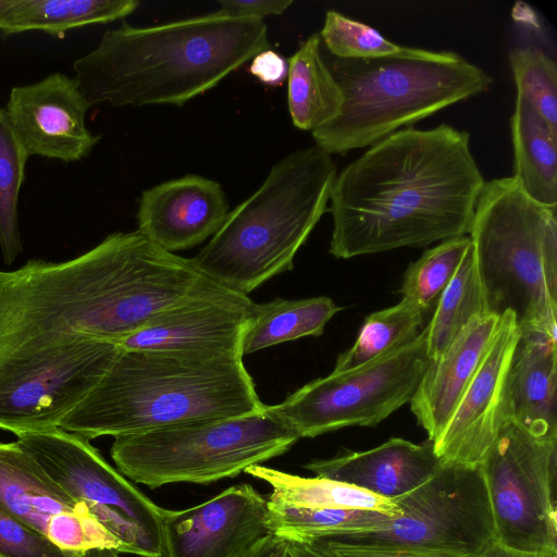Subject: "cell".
I'll list each match as a JSON object with an SVG mask.
<instances>
[{
    "label": "cell",
    "instance_id": "obj_1",
    "mask_svg": "<svg viewBox=\"0 0 557 557\" xmlns=\"http://www.w3.org/2000/svg\"><path fill=\"white\" fill-rule=\"evenodd\" d=\"M484 183L467 131L394 132L337 174L329 252L350 259L468 235Z\"/></svg>",
    "mask_w": 557,
    "mask_h": 557
},
{
    "label": "cell",
    "instance_id": "obj_2",
    "mask_svg": "<svg viewBox=\"0 0 557 557\" xmlns=\"http://www.w3.org/2000/svg\"><path fill=\"white\" fill-rule=\"evenodd\" d=\"M152 274L120 232L62 262L0 271V363L58 344L119 343L146 322Z\"/></svg>",
    "mask_w": 557,
    "mask_h": 557
},
{
    "label": "cell",
    "instance_id": "obj_3",
    "mask_svg": "<svg viewBox=\"0 0 557 557\" xmlns=\"http://www.w3.org/2000/svg\"><path fill=\"white\" fill-rule=\"evenodd\" d=\"M268 48L264 20L219 10L154 26L123 22L74 61V79L89 107H181Z\"/></svg>",
    "mask_w": 557,
    "mask_h": 557
},
{
    "label": "cell",
    "instance_id": "obj_4",
    "mask_svg": "<svg viewBox=\"0 0 557 557\" xmlns=\"http://www.w3.org/2000/svg\"><path fill=\"white\" fill-rule=\"evenodd\" d=\"M264 407L242 357L123 349L59 428L87 440L117 437L243 417Z\"/></svg>",
    "mask_w": 557,
    "mask_h": 557
},
{
    "label": "cell",
    "instance_id": "obj_5",
    "mask_svg": "<svg viewBox=\"0 0 557 557\" xmlns=\"http://www.w3.org/2000/svg\"><path fill=\"white\" fill-rule=\"evenodd\" d=\"M336 176L332 154L317 145L290 152L228 212L219 231L190 258L194 267L244 295L292 270L297 251L327 211Z\"/></svg>",
    "mask_w": 557,
    "mask_h": 557
},
{
    "label": "cell",
    "instance_id": "obj_6",
    "mask_svg": "<svg viewBox=\"0 0 557 557\" xmlns=\"http://www.w3.org/2000/svg\"><path fill=\"white\" fill-rule=\"evenodd\" d=\"M322 55L344 97L339 114L312 132L315 145L330 154L370 147L493 83L451 51L431 60L338 59L323 50Z\"/></svg>",
    "mask_w": 557,
    "mask_h": 557
},
{
    "label": "cell",
    "instance_id": "obj_7",
    "mask_svg": "<svg viewBox=\"0 0 557 557\" xmlns=\"http://www.w3.org/2000/svg\"><path fill=\"white\" fill-rule=\"evenodd\" d=\"M557 207L529 197L513 177L485 182L469 232L487 312L519 330L557 332Z\"/></svg>",
    "mask_w": 557,
    "mask_h": 557
},
{
    "label": "cell",
    "instance_id": "obj_8",
    "mask_svg": "<svg viewBox=\"0 0 557 557\" xmlns=\"http://www.w3.org/2000/svg\"><path fill=\"white\" fill-rule=\"evenodd\" d=\"M117 470L151 488L170 483H211L236 476L283 455L298 440L272 408L221 420L198 421L114 437Z\"/></svg>",
    "mask_w": 557,
    "mask_h": 557
},
{
    "label": "cell",
    "instance_id": "obj_9",
    "mask_svg": "<svg viewBox=\"0 0 557 557\" xmlns=\"http://www.w3.org/2000/svg\"><path fill=\"white\" fill-rule=\"evenodd\" d=\"M393 502L400 513L384 527L317 540L459 557H475L496 541L480 466L441 461L423 484Z\"/></svg>",
    "mask_w": 557,
    "mask_h": 557
},
{
    "label": "cell",
    "instance_id": "obj_10",
    "mask_svg": "<svg viewBox=\"0 0 557 557\" xmlns=\"http://www.w3.org/2000/svg\"><path fill=\"white\" fill-rule=\"evenodd\" d=\"M16 436L42 470L121 542L123 553L164 557V509L110 466L89 440L60 428Z\"/></svg>",
    "mask_w": 557,
    "mask_h": 557
},
{
    "label": "cell",
    "instance_id": "obj_11",
    "mask_svg": "<svg viewBox=\"0 0 557 557\" xmlns=\"http://www.w3.org/2000/svg\"><path fill=\"white\" fill-rule=\"evenodd\" d=\"M429 363L424 327L394 351L354 369L332 371L271 406L299 438L346 426H375L410 403Z\"/></svg>",
    "mask_w": 557,
    "mask_h": 557
},
{
    "label": "cell",
    "instance_id": "obj_12",
    "mask_svg": "<svg viewBox=\"0 0 557 557\" xmlns=\"http://www.w3.org/2000/svg\"><path fill=\"white\" fill-rule=\"evenodd\" d=\"M557 437L503 418L480 469L496 542L523 552H557Z\"/></svg>",
    "mask_w": 557,
    "mask_h": 557
},
{
    "label": "cell",
    "instance_id": "obj_13",
    "mask_svg": "<svg viewBox=\"0 0 557 557\" xmlns=\"http://www.w3.org/2000/svg\"><path fill=\"white\" fill-rule=\"evenodd\" d=\"M123 348L86 338L0 363V429L15 435L60 426L98 385Z\"/></svg>",
    "mask_w": 557,
    "mask_h": 557
},
{
    "label": "cell",
    "instance_id": "obj_14",
    "mask_svg": "<svg viewBox=\"0 0 557 557\" xmlns=\"http://www.w3.org/2000/svg\"><path fill=\"white\" fill-rule=\"evenodd\" d=\"M0 505L55 545L72 550L110 548L121 542L74 500L20 446L0 443Z\"/></svg>",
    "mask_w": 557,
    "mask_h": 557
},
{
    "label": "cell",
    "instance_id": "obj_15",
    "mask_svg": "<svg viewBox=\"0 0 557 557\" xmlns=\"http://www.w3.org/2000/svg\"><path fill=\"white\" fill-rule=\"evenodd\" d=\"M269 502L251 484L230 486L182 510L164 509V557H249L269 536Z\"/></svg>",
    "mask_w": 557,
    "mask_h": 557
},
{
    "label": "cell",
    "instance_id": "obj_16",
    "mask_svg": "<svg viewBox=\"0 0 557 557\" xmlns=\"http://www.w3.org/2000/svg\"><path fill=\"white\" fill-rule=\"evenodd\" d=\"M89 108L74 77L55 72L13 87L4 110L28 156L75 162L87 157L100 139L85 124Z\"/></svg>",
    "mask_w": 557,
    "mask_h": 557
},
{
    "label": "cell",
    "instance_id": "obj_17",
    "mask_svg": "<svg viewBox=\"0 0 557 557\" xmlns=\"http://www.w3.org/2000/svg\"><path fill=\"white\" fill-rule=\"evenodd\" d=\"M255 302L222 285L168 308L121 339L123 349L202 351L243 358Z\"/></svg>",
    "mask_w": 557,
    "mask_h": 557
},
{
    "label": "cell",
    "instance_id": "obj_18",
    "mask_svg": "<svg viewBox=\"0 0 557 557\" xmlns=\"http://www.w3.org/2000/svg\"><path fill=\"white\" fill-rule=\"evenodd\" d=\"M515 315H500L493 342L434 450L444 462L479 466L503 420L505 379L518 339Z\"/></svg>",
    "mask_w": 557,
    "mask_h": 557
},
{
    "label": "cell",
    "instance_id": "obj_19",
    "mask_svg": "<svg viewBox=\"0 0 557 557\" xmlns=\"http://www.w3.org/2000/svg\"><path fill=\"white\" fill-rule=\"evenodd\" d=\"M228 212L225 193L218 182L189 174L141 193L137 231L174 253L212 237Z\"/></svg>",
    "mask_w": 557,
    "mask_h": 557
},
{
    "label": "cell",
    "instance_id": "obj_20",
    "mask_svg": "<svg viewBox=\"0 0 557 557\" xmlns=\"http://www.w3.org/2000/svg\"><path fill=\"white\" fill-rule=\"evenodd\" d=\"M500 317L474 318L434 361H430L410 400L417 422L434 443L447 425L475 375L497 331Z\"/></svg>",
    "mask_w": 557,
    "mask_h": 557
},
{
    "label": "cell",
    "instance_id": "obj_21",
    "mask_svg": "<svg viewBox=\"0 0 557 557\" xmlns=\"http://www.w3.org/2000/svg\"><path fill=\"white\" fill-rule=\"evenodd\" d=\"M441 461L430 441L416 444L392 437L377 447L313 460L305 468L318 478L349 484L393 500L423 484Z\"/></svg>",
    "mask_w": 557,
    "mask_h": 557
},
{
    "label": "cell",
    "instance_id": "obj_22",
    "mask_svg": "<svg viewBox=\"0 0 557 557\" xmlns=\"http://www.w3.org/2000/svg\"><path fill=\"white\" fill-rule=\"evenodd\" d=\"M557 332L519 330L508 366L503 418L530 432L557 437Z\"/></svg>",
    "mask_w": 557,
    "mask_h": 557
},
{
    "label": "cell",
    "instance_id": "obj_23",
    "mask_svg": "<svg viewBox=\"0 0 557 557\" xmlns=\"http://www.w3.org/2000/svg\"><path fill=\"white\" fill-rule=\"evenodd\" d=\"M287 63V107L293 125L313 132L333 121L344 97L323 59L320 35L312 34L302 41Z\"/></svg>",
    "mask_w": 557,
    "mask_h": 557
},
{
    "label": "cell",
    "instance_id": "obj_24",
    "mask_svg": "<svg viewBox=\"0 0 557 557\" xmlns=\"http://www.w3.org/2000/svg\"><path fill=\"white\" fill-rule=\"evenodd\" d=\"M138 0H0V32L41 30L51 36L132 14Z\"/></svg>",
    "mask_w": 557,
    "mask_h": 557
},
{
    "label": "cell",
    "instance_id": "obj_25",
    "mask_svg": "<svg viewBox=\"0 0 557 557\" xmlns=\"http://www.w3.org/2000/svg\"><path fill=\"white\" fill-rule=\"evenodd\" d=\"M513 177L539 203L557 207V132L517 96L510 120Z\"/></svg>",
    "mask_w": 557,
    "mask_h": 557
},
{
    "label": "cell",
    "instance_id": "obj_26",
    "mask_svg": "<svg viewBox=\"0 0 557 557\" xmlns=\"http://www.w3.org/2000/svg\"><path fill=\"white\" fill-rule=\"evenodd\" d=\"M246 473L267 482L272 492L270 505L310 509H363L397 517L399 507L392 500L349 484L289 474L262 465L250 466Z\"/></svg>",
    "mask_w": 557,
    "mask_h": 557
},
{
    "label": "cell",
    "instance_id": "obj_27",
    "mask_svg": "<svg viewBox=\"0 0 557 557\" xmlns=\"http://www.w3.org/2000/svg\"><path fill=\"white\" fill-rule=\"evenodd\" d=\"M341 309L326 296L256 304L243 336V357L288 341L320 336Z\"/></svg>",
    "mask_w": 557,
    "mask_h": 557
},
{
    "label": "cell",
    "instance_id": "obj_28",
    "mask_svg": "<svg viewBox=\"0 0 557 557\" xmlns=\"http://www.w3.org/2000/svg\"><path fill=\"white\" fill-rule=\"evenodd\" d=\"M485 312V298L471 243L425 326L430 361L436 360L474 318Z\"/></svg>",
    "mask_w": 557,
    "mask_h": 557
},
{
    "label": "cell",
    "instance_id": "obj_29",
    "mask_svg": "<svg viewBox=\"0 0 557 557\" xmlns=\"http://www.w3.org/2000/svg\"><path fill=\"white\" fill-rule=\"evenodd\" d=\"M425 311L409 300L367 317L354 345L338 356L334 370L346 371L394 351L420 333Z\"/></svg>",
    "mask_w": 557,
    "mask_h": 557
},
{
    "label": "cell",
    "instance_id": "obj_30",
    "mask_svg": "<svg viewBox=\"0 0 557 557\" xmlns=\"http://www.w3.org/2000/svg\"><path fill=\"white\" fill-rule=\"evenodd\" d=\"M273 535L294 541H312L384 527L393 516L363 509H310L269 504Z\"/></svg>",
    "mask_w": 557,
    "mask_h": 557
},
{
    "label": "cell",
    "instance_id": "obj_31",
    "mask_svg": "<svg viewBox=\"0 0 557 557\" xmlns=\"http://www.w3.org/2000/svg\"><path fill=\"white\" fill-rule=\"evenodd\" d=\"M327 53L338 59L403 58L431 60L442 51L405 47L387 40L373 27L329 10L320 32Z\"/></svg>",
    "mask_w": 557,
    "mask_h": 557
},
{
    "label": "cell",
    "instance_id": "obj_32",
    "mask_svg": "<svg viewBox=\"0 0 557 557\" xmlns=\"http://www.w3.org/2000/svg\"><path fill=\"white\" fill-rule=\"evenodd\" d=\"M28 157L0 108V250L9 265L22 252L17 205Z\"/></svg>",
    "mask_w": 557,
    "mask_h": 557
},
{
    "label": "cell",
    "instance_id": "obj_33",
    "mask_svg": "<svg viewBox=\"0 0 557 557\" xmlns=\"http://www.w3.org/2000/svg\"><path fill=\"white\" fill-rule=\"evenodd\" d=\"M471 243L470 236L463 235L443 240L425 250L404 274L400 287L403 298L426 312L455 275Z\"/></svg>",
    "mask_w": 557,
    "mask_h": 557
},
{
    "label": "cell",
    "instance_id": "obj_34",
    "mask_svg": "<svg viewBox=\"0 0 557 557\" xmlns=\"http://www.w3.org/2000/svg\"><path fill=\"white\" fill-rule=\"evenodd\" d=\"M509 63L523 98L557 132V64L543 50L517 47L509 52Z\"/></svg>",
    "mask_w": 557,
    "mask_h": 557
},
{
    "label": "cell",
    "instance_id": "obj_35",
    "mask_svg": "<svg viewBox=\"0 0 557 557\" xmlns=\"http://www.w3.org/2000/svg\"><path fill=\"white\" fill-rule=\"evenodd\" d=\"M30 529L0 505V557H83Z\"/></svg>",
    "mask_w": 557,
    "mask_h": 557
},
{
    "label": "cell",
    "instance_id": "obj_36",
    "mask_svg": "<svg viewBox=\"0 0 557 557\" xmlns=\"http://www.w3.org/2000/svg\"><path fill=\"white\" fill-rule=\"evenodd\" d=\"M323 544L334 557H459L454 555L410 550V549H398V548H385V547H370V546H355L331 542L326 540H312Z\"/></svg>",
    "mask_w": 557,
    "mask_h": 557
},
{
    "label": "cell",
    "instance_id": "obj_37",
    "mask_svg": "<svg viewBox=\"0 0 557 557\" xmlns=\"http://www.w3.org/2000/svg\"><path fill=\"white\" fill-rule=\"evenodd\" d=\"M292 0H221L219 11L237 17L264 20L268 15H281Z\"/></svg>",
    "mask_w": 557,
    "mask_h": 557
},
{
    "label": "cell",
    "instance_id": "obj_38",
    "mask_svg": "<svg viewBox=\"0 0 557 557\" xmlns=\"http://www.w3.org/2000/svg\"><path fill=\"white\" fill-rule=\"evenodd\" d=\"M249 72L264 85L276 87L287 78L288 63L276 51L268 48L251 59Z\"/></svg>",
    "mask_w": 557,
    "mask_h": 557
},
{
    "label": "cell",
    "instance_id": "obj_39",
    "mask_svg": "<svg viewBox=\"0 0 557 557\" xmlns=\"http://www.w3.org/2000/svg\"><path fill=\"white\" fill-rule=\"evenodd\" d=\"M249 557H292V554L286 539L271 535Z\"/></svg>",
    "mask_w": 557,
    "mask_h": 557
},
{
    "label": "cell",
    "instance_id": "obj_40",
    "mask_svg": "<svg viewBox=\"0 0 557 557\" xmlns=\"http://www.w3.org/2000/svg\"><path fill=\"white\" fill-rule=\"evenodd\" d=\"M287 541L292 557H334V555L318 541Z\"/></svg>",
    "mask_w": 557,
    "mask_h": 557
},
{
    "label": "cell",
    "instance_id": "obj_41",
    "mask_svg": "<svg viewBox=\"0 0 557 557\" xmlns=\"http://www.w3.org/2000/svg\"><path fill=\"white\" fill-rule=\"evenodd\" d=\"M475 557H557V552H523L494 542Z\"/></svg>",
    "mask_w": 557,
    "mask_h": 557
},
{
    "label": "cell",
    "instance_id": "obj_42",
    "mask_svg": "<svg viewBox=\"0 0 557 557\" xmlns=\"http://www.w3.org/2000/svg\"><path fill=\"white\" fill-rule=\"evenodd\" d=\"M83 557H120L119 552L110 548H92L85 552Z\"/></svg>",
    "mask_w": 557,
    "mask_h": 557
}]
</instances>
